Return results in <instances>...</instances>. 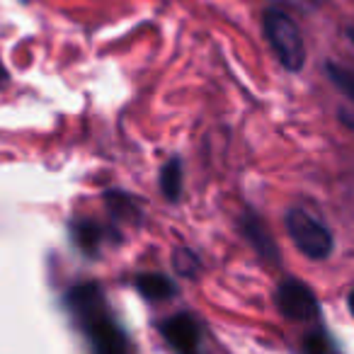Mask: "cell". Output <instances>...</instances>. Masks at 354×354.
<instances>
[{
	"label": "cell",
	"mask_w": 354,
	"mask_h": 354,
	"mask_svg": "<svg viewBox=\"0 0 354 354\" xmlns=\"http://www.w3.org/2000/svg\"><path fill=\"white\" fill-rule=\"evenodd\" d=\"M136 289H138V294L148 301H165L175 294V284H172L165 274H158V272L138 274L136 277Z\"/></svg>",
	"instance_id": "8"
},
{
	"label": "cell",
	"mask_w": 354,
	"mask_h": 354,
	"mask_svg": "<svg viewBox=\"0 0 354 354\" xmlns=\"http://www.w3.org/2000/svg\"><path fill=\"white\" fill-rule=\"evenodd\" d=\"M241 233L245 236V241L250 243L252 250H255L262 260L272 262V265H277V262H279V250H277L274 238L270 236L265 221H262L255 212H245L241 216Z\"/></svg>",
	"instance_id": "6"
},
{
	"label": "cell",
	"mask_w": 354,
	"mask_h": 354,
	"mask_svg": "<svg viewBox=\"0 0 354 354\" xmlns=\"http://www.w3.org/2000/svg\"><path fill=\"white\" fill-rule=\"evenodd\" d=\"M294 3H301V6H308V8H315V6H320L323 0H294Z\"/></svg>",
	"instance_id": "14"
},
{
	"label": "cell",
	"mask_w": 354,
	"mask_h": 354,
	"mask_svg": "<svg viewBox=\"0 0 354 354\" xmlns=\"http://www.w3.org/2000/svg\"><path fill=\"white\" fill-rule=\"evenodd\" d=\"M172 265H175L177 274L194 277L199 272V257L194 255L189 248H180V250H175V255H172Z\"/></svg>",
	"instance_id": "12"
},
{
	"label": "cell",
	"mask_w": 354,
	"mask_h": 354,
	"mask_svg": "<svg viewBox=\"0 0 354 354\" xmlns=\"http://www.w3.org/2000/svg\"><path fill=\"white\" fill-rule=\"evenodd\" d=\"M347 39L354 44V25H352V27H347Z\"/></svg>",
	"instance_id": "17"
},
{
	"label": "cell",
	"mask_w": 354,
	"mask_h": 354,
	"mask_svg": "<svg viewBox=\"0 0 354 354\" xmlns=\"http://www.w3.org/2000/svg\"><path fill=\"white\" fill-rule=\"evenodd\" d=\"M301 349H304V354H335L333 342H330L328 333H323V330H313V333L306 335Z\"/></svg>",
	"instance_id": "13"
},
{
	"label": "cell",
	"mask_w": 354,
	"mask_h": 354,
	"mask_svg": "<svg viewBox=\"0 0 354 354\" xmlns=\"http://www.w3.org/2000/svg\"><path fill=\"white\" fill-rule=\"evenodd\" d=\"M6 80H8V71L3 68V64H0V85L6 83Z\"/></svg>",
	"instance_id": "16"
},
{
	"label": "cell",
	"mask_w": 354,
	"mask_h": 354,
	"mask_svg": "<svg viewBox=\"0 0 354 354\" xmlns=\"http://www.w3.org/2000/svg\"><path fill=\"white\" fill-rule=\"evenodd\" d=\"M277 308L289 320H313L318 315V299L315 294L299 279H284L277 286Z\"/></svg>",
	"instance_id": "4"
},
{
	"label": "cell",
	"mask_w": 354,
	"mask_h": 354,
	"mask_svg": "<svg viewBox=\"0 0 354 354\" xmlns=\"http://www.w3.org/2000/svg\"><path fill=\"white\" fill-rule=\"evenodd\" d=\"M325 75H328L330 83H333L335 88H337L339 93H342L344 97L354 104V71H349V68H344V66L328 61V64H325Z\"/></svg>",
	"instance_id": "11"
},
{
	"label": "cell",
	"mask_w": 354,
	"mask_h": 354,
	"mask_svg": "<svg viewBox=\"0 0 354 354\" xmlns=\"http://www.w3.org/2000/svg\"><path fill=\"white\" fill-rule=\"evenodd\" d=\"M262 30H265L267 44L274 51L277 61L284 66L289 73H299L306 66V44L301 30L281 8H267L262 17Z\"/></svg>",
	"instance_id": "2"
},
{
	"label": "cell",
	"mask_w": 354,
	"mask_h": 354,
	"mask_svg": "<svg viewBox=\"0 0 354 354\" xmlns=\"http://www.w3.org/2000/svg\"><path fill=\"white\" fill-rule=\"evenodd\" d=\"M104 202H107V209L114 221H138V216H141L138 204L133 202V197H129L127 192L109 189V192L104 194Z\"/></svg>",
	"instance_id": "10"
},
{
	"label": "cell",
	"mask_w": 354,
	"mask_h": 354,
	"mask_svg": "<svg viewBox=\"0 0 354 354\" xmlns=\"http://www.w3.org/2000/svg\"><path fill=\"white\" fill-rule=\"evenodd\" d=\"M347 306H349V313L354 315V289L349 291V296H347Z\"/></svg>",
	"instance_id": "15"
},
{
	"label": "cell",
	"mask_w": 354,
	"mask_h": 354,
	"mask_svg": "<svg viewBox=\"0 0 354 354\" xmlns=\"http://www.w3.org/2000/svg\"><path fill=\"white\" fill-rule=\"evenodd\" d=\"M162 337L177 354H199V325L189 313H177L160 325Z\"/></svg>",
	"instance_id": "5"
},
{
	"label": "cell",
	"mask_w": 354,
	"mask_h": 354,
	"mask_svg": "<svg viewBox=\"0 0 354 354\" xmlns=\"http://www.w3.org/2000/svg\"><path fill=\"white\" fill-rule=\"evenodd\" d=\"M284 226L289 233L291 243L304 252L310 260H325L333 255L335 250V238L330 233V228L320 221L318 216H313L310 212L301 207H294L286 212Z\"/></svg>",
	"instance_id": "3"
},
{
	"label": "cell",
	"mask_w": 354,
	"mask_h": 354,
	"mask_svg": "<svg viewBox=\"0 0 354 354\" xmlns=\"http://www.w3.org/2000/svg\"><path fill=\"white\" fill-rule=\"evenodd\" d=\"M104 236L107 233L95 218H78V221L71 223V238H73L75 248L85 255H97Z\"/></svg>",
	"instance_id": "7"
},
{
	"label": "cell",
	"mask_w": 354,
	"mask_h": 354,
	"mask_svg": "<svg viewBox=\"0 0 354 354\" xmlns=\"http://www.w3.org/2000/svg\"><path fill=\"white\" fill-rule=\"evenodd\" d=\"M183 160L180 158H170V160L162 165L160 177H158V185H160V192L165 194L167 202H180L183 197Z\"/></svg>",
	"instance_id": "9"
},
{
	"label": "cell",
	"mask_w": 354,
	"mask_h": 354,
	"mask_svg": "<svg viewBox=\"0 0 354 354\" xmlns=\"http://www.w3.org/2000/svg\"><path fill=\"white\" fill-rule=\"evenodd\" d=\"M66 306L80 328L90 335L95 354H127V342L117 325L109 320L104 296L97 284H80L66 294Z\"/></svg>",
	"instance_id": "1"
}]
</instances>
